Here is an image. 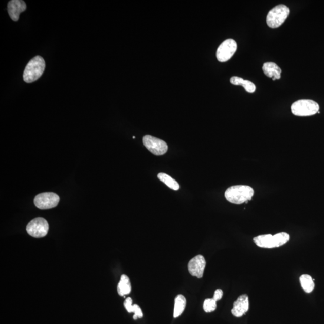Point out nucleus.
<instances>
[{
	"label": "nucleus",
	"instance_id": "1",
	"mask_svg": "<svg viewBox=\"0 0 324 324\" xmlns=\"http://www.w3.org/2000/svg\"><path fill=\"white\" fill-rule=\"evenodd\" d=\"M254 195L253 188L246 185L231 186L225 192V198L228 202L238 205L251 200Z\"/></svg>",
	"mask_w": 324,
	"mask_h": 324
},
{
	"label": "nucleus",
	"instance_id": "2",
	"mask_svg": "<svg viewBox=\"0 0 324 324\" xmlns=\"http://www.w3.org/2000/svg\"><path fill=\"white\" fill-rule=\"evenodd\" d=\"M45 69L44 59L36 56L31 59L25 68L23 78L26 83H31L41 78Z\"/></svg>",
	"mask_w": 324,
	"mask_h": 324
},
{
	"label": "nucleus",
	"instance_id": "3",
	"mask_svg": "<svg viewBox=\"0 0 324 324\" xmlns=\"http://www.w3.org/2000/svg\"><path fill=\"white\" fill-rule=\"evenodd\" d=\"M290 9L286 6L280 5L276 6L268 12L267 16V24L271 28L280 27L288 17Z\"/></svg>",
	"mask_w": 324,
	"mask_h": 324
},
{
	"label": "nucleus",
	"instance_id": "4",
	"mask_svg": "<svg viewBox=\"0 0 324 324\" xmlns=\"http://www.w3.org/2000/svg\"><path fill=\"white\" fill-rule=\"evenodd\" d=\"M319 105L312 100H300L293 103L291 112L297 116L305 117L315 115L319 112Z\"/></svg>",
	"mask_w": 324,
	"mask_h": 324
},
{
	"label": "nucleus",
	"instance_id": "5",
	"mask_svg": "<svg viewBox=\"0 0 324 324\" xmlns=\"http://www.w3.org/2000/svg\"><path fill=\"white\" fill-rule=\"evenodd\" d=\"M237 50V42L234 39H227L219 45L216 52V57L219 62L224 63L230 60Z\"/></svg>",
	"mask_w": 324,
	"mask_h": 324
},
{
	"label": "nucleus",
	"instance_id": "6",
	"mask_svg": "<svg viewBox=\"0 0 324 324\" xmlns=\"http://www.w3.org/2000/svg\"><path fill=\"white\" fill-rule=\"evenodd\" d=\"M49 224L46 219L37 218L32 219L27 226V231L29 235L34 238H42L47 235Z\"/></svg>",
	"mask_w": 324,
	"mask_h": 324
},
{
	"label": "nucleus",
	"instance_id": "7",
	"mask_svg": "<svg viewBox=\"0 0 324 324\" xmlns=\"http://www.w3.org/2000/svg\"><path fill=\"white\" fill-rule=\"evenodd\" d=\"M60 197L53 192H45L35 196L34 202L35 207L41 209H48L56 207L60 202Z\"/></svg>",
	"mask_w": 324,
	"mask_h": 324
},
{
	"label": "nucleus",
	"instance_id": "8",
	"mask_svg": "<svg viewBox=\"0 0 324 324\" xmlns=\"http://www.w3.org/2000/svg\"><path fill=\"white\" fill-rule=\"evenodd\" d=\"M143 145L150 152L157 156L164 155L168 151V147L164 140L150 135L143 137Z\"/></svg>",
	"mask_w": 324,
	"mask_h": 324
},
{
	"label": "nucleus",
	"instance_id": "9",
	"mask_svg": "<svg viewBox=\"0 0 324 324\" xmlns=\"http://www.w3.org/2000/svg\"><path fill=\"white\" fill-rule=\"evenodd\" d=\"M206 267V260L202 255H196L190 260L188 263V271L192 276L201 279L204 276Z\"/></svg>",
	"mask_w": 324,
	"mask_h": 324
},
{
	"label": "nucleus",
	"instance_id": "10",
	"mask_svg": "<svg viewBox=\"0 0 324 324\" xmlns=\"http://www.w3.org/2000/svg\"><path fill=\"white\" fill-rule=\"evenodd\" d=\"M249 309V301L246 294L239 297L234 303L233 308L231 310L232 315L237 317H240L245 315Z\"/></svg>",
	"mask_w": 324,
	"mask_h": 324
},
{
	"label": "nucleus",
	"instance_id": "11",
	"mask_svg": "<svg viewBox=\"0 0 324 324\" xmlns=\"http://www.w3.org/2000/svg\"><path fill=\"white\" fill-rule=\"evenodd\" d=\"M27 9V5L22 0H12L8 3V11L12 21H18L19 15Z\"/></svg>",
	"mask_w": 324,
	"mask_h": 324
},
{
	"label": "nucleus",
	"instance_id": "12",
	"mask_svg": "<svg viewBox=\"0 0 324 324\" xmlns=\"http://www.w3.org/2000/svg\"><path fill=\"white\" fill-rule=\"evenodd\" d=\"M263 70L267 77L279 80L281 78V69L278 65L273 62H267L264 63Z\"/></svg>",
	"mask_w": 324,
	"mask_h": 324
},
{
	"label": "nucleus",
	"instance_id": "13",
	"mask_svg": "<svg viewBox=\"0 0 324 324\" xmlns=\"http://www.w3.org/2000/svg\"><path fill=\"white\" fill-rule=\"evenodd\" d=\"M254 241L257 246L265 248L275 247L274 237L271 234L261 235L254 238Z\"/></svg>",
	"mask_w": 324,
	"mask_h": 324
},
{
	"label": "nucleus",
	"instance_id": "14",
	"mask_svg": "<svg viewBox=\"0 0 324 324\" xmlns=\"http://www.w3.org/2000/svg\"><path fill=\"white\" fill-rule=\"evenodd\" d=\"M132 291L130 280L128 276L125 274H123L121 276L120 280L117 286V292L120 296H125L128 295Z\"/></svg>",
	"mask_w": 324,
	"mask_h": 324
},
{
	"label": "nucleus",
	"instance_id": "15",
	"mask_svg": "<svg viewBox=\"0 0 324 324\" xmlns=\"http://www.w3.org/2000/svg\"><path fill=\"white\" fill-rule=\"evenodd\" d=\"M230 82L232 84L235 85V86H243L248 93H253L256 90V86L252 82L245 80L240 77H232L230 79Z\"/></svg>",
	"mask_w": 324,
	"mask_h": 324
},
{
	"label": "nucleus",
	"instance_id": "16",
	"mask_svg": "<svg viewBox=\"0 0 324 324\" xmlns=\"http://www.w3.org/2000/svg\"><path fill=\"white\" fill-rule=\"evenodd\" d=\"M186 306V300L185 296L179 294L175 297L174 311H173V317L175 318L182 315L185 309Z\"/></svg>",
	"mask_w": 324,
	"mask_h": 324
},
{
	"label": "nucleus",
	"instance_id": "17",
	"mask_svg": "<svg viewBox=\"0 0 324 324\" xmlns=\"http://www.w3.org/2000/svg\"><path fill=\"white\" fill-rule=\"evenodd\" d=\"M301 286L307 293L312 292L315 288V283H314L312 277L308 274H303L300 277Z\"/></svg>",
	"mask_w": 324,
	"mask_h": 324
},
{
	"label": "nucleus",
	"instance_id": "18",
	"mask_svg": "<svg viewBox=\"0 0 324 324\" xmlns=\"http://www.w3.org/2000/svg\"><path fill=\"white\" fill-rule=\"evenodd\" d=\"M158 178L160 181L164 183L168 187L174 190V191H178L179 189V185L178 182L172 178L171 176L167 175L166 173H159L158 175Z\"/></svg>",
	"mask_w": 324,
	"mask_h": 324
},
{
	"label": "nucleus",
	"instance_id": "19",
	"mask_svg": "<svg viewBox=\"0 0 324 324\" xmlns=\"http://www.w3.org/2000/svg\"><path fill=\"white\" fill-rule=\"evenodd\" d=\"M275 247H279L287 243L290 240L289 234L286 232H280L273 235Z\"/></svg>",
	"mask_w": 324,
	"mask_h": 324
},
{
	"label": "nucleus",
	"instance_id": "20",
	"mask_svg": "<svg viewBox=\"0 0 324 324\" xmlns=\"http://www.w3.org/2000/svg\"><path fill=\"white\" fill-rule=\"evenodd\" d=\"M216 301L212 298V299H207L205 300L204 302V305H203V308L205 312L210 313L214 312L217 307V304H216Z\"/></svg>",
	"mask_w": 324,
	"mask_h": 324
},
{
	"label": "nucleus",
	"instance_id": "21",
	"mask_svg": "<svg viewBox=\"0 0 324 324\" xmlns=\"http://www.w3.org/2000/svg\"><path fill=\"white\" fill-rule=\"evenodd\" d=\"M133 312L135 313V315L133 316V319L136 320L138 318H142L143 317V313L141 309L137 304H133Z\"/></svg>",
	"mask_w": 324,
	"mask_h": 324
},
{
	"label": "nucleus",
	"instance_id": "22",
	"mask_svg": "<svg viewBox=\"0 0 324 324\" xmlns=\"http://www.w3.org/2000/svg\"><path fill=\"white\" fill-rule=\"evenodd\" d=\"M132 303V299H131L130 297H127L125 301H124V306L129 313L133 312Z\"/></svg>",
	"mask_w": 324,
	"mask_h": 324
},
{
	"label": "nucleus",
	"instance_id": "23",
	"mask_svg": "<svg viewBox=\"0 0 324 324\" xmlns=\"http://www.w3.org/2000/svg\"><path fill=\"white\" fill-rule=\"evenodd\" d=\"M222 296H223V291L221 289H218L214 292L213 299L217 302L222 299Z\"/></svg>",
	"mask_w": 324,
	"mask_h": 324
}]
</instances>
